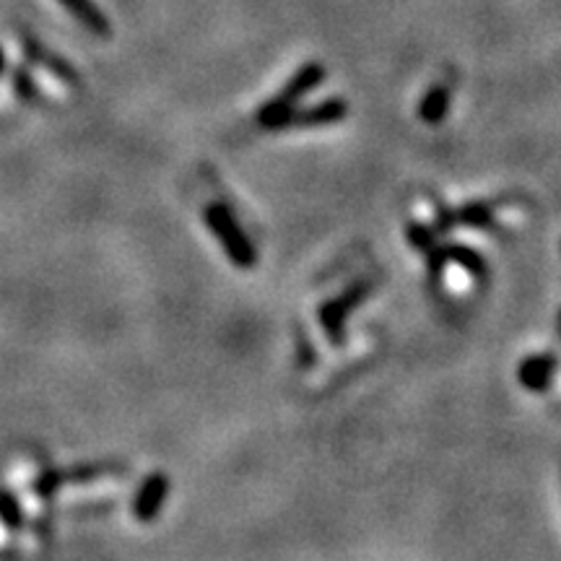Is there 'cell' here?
Wrapping results in <instances>:
<instances>
[{"label": "cell", "mask_w": 561, "mask_h": 561, "mask_svg": "<svg viewBox=\"0 0 561 561\" xmlns=\"http://www.w3.org/2000/svg\"><path fill=\"white\" fill-rule=\"evenodd\" d=\"M325 65L312 60V63H304L294 76L284 84V89L278 91L276 97H271L258 110V125L265 130H284L286 117L294 107H299L307 94L317 89V86L325 81Z\"/></svg>", "instance_id": "6da1fadb"}, {"label": "cell", "mask_w": 561, "mask_h": 561, "mask_svg": "<svg viewBox=\"0 0 561 561\" xmlns=\"http://www.w3.org/2000/svg\"><path fill=\"white\" fill-rule=\"evenodd\" d=\"M203 221H206L208 232L216 237V242L221 245L224 255L232 260L237 268L250 271L252 265L258 263V250L252 245V239L247 237L245 229L239 226V221L234 219L232 208L224 203H206L203 208Z\"/></svg>", "instance_id": "7a4b0ae2"}, {"label": "cell", "mask_w": 561, "mask_h": 561, "mask_svg": "<svg viewBox=\"0 0 561 561\" xmlns=\"http://www.w3.org/2000/svg\"><path fill=\"white\" fill-rule=\"evenodd\" d=\"M369 289H372L369 281H356V284H351L349 289L343 291L341 297L328 299V302L320 307V315L317 317H320V325H323L325 338H328L330 343L341 346V343L346 341V323H349V315L369 297Z\"/></svg>", "instance_id": "3957f363"}, {"label": "cell", "mask_w": 561, "mask_h": 561, "mask_svg": "<svg viewBox=\"0 0 561 561\" xmlns=\"http://www.w3.org/2000/svg\"><path fill=\"white\" fill-rule=\"evenodd\" d=\"M343 117H349V102L343 97H328L312 107H294L286 117L284 130L325 128V125L341 123Z\"/></svg>", "instance_id": "277c9868"}, {"label": "cell", "mask_w": 561, "mask_h": 561, "mask_svg": "<svg viewBox=\"0 0 561 561\" xmlns=\"http://www.w3.org/2000/svg\"><path fill=\"white\" fill-rule=\"evenodd\" d=\"M559 372V356L554 351H543V354L525 356L523 362L517 364V382L528 390V393H546L556 380Z\"/></svg>", "instance_id": "5b68a950"}, {"label": "cell", "mask_w": 561, "mask_h": 561, "mask_svg": "<svg viewBox=\"0 0 561 561\" xmlns=\"http://www.w3.org/2000/svg\"><path fill=\"white\" fill-rule=\"evenodd\" d=\"M169 491H172V481H169L167 473L156 471L146 476L141 489L136 491V499H133V515H136L138 523H154L162 512L164 502H167Z\"/></svg>", "instance_id": "8992f818"}, {"label": "cell", "mask_w": 561, "mask_h": 561, "mask_svg": "<svg viewBox=\"0 0 561 561\" xmlns=\"http://www.w3.org/2000/svg\"><path fill=\"white\" fill-rule=\"evenodd\" d=\"M110 471H115V465H78V468H68V471H50L45 476H39L37 481V494L39 497H50L58 489L68 484H89V481H97V478L107 476Z\"/></svg>", "instance_id": "52a82bcc"}, {"label": "cell", "mask_w": 561, "mask_h": 561, "mask_svg": "<svg viewBox=\"0 0 561 561\" xmlns=\"http://www.w3.org/2000/svg\"><path fill=\"white\" fill-rule=\"evenodd\" d=\"M58 3L71 13L78 24H84L91 34L110 37V19L104 16V11L94 0H58Z\"/></svg>", "instance_id": "ba28073f"}, {"label": "cell", "mask_w": 561, "mask_h": 561, "mask_svg": "<svg viewBox=\"0 0 561 561\" xmlns=\"http://www.w3.org/2000/svg\"><path fill=\"white\" fill-rule=\"evenodd\" d=\"M452 104V89L447 84H434L419 104V117L426 125H439L447 117Z\"/></svg>", "instance_id": "9c48e42d"}, {"label": "cell", "mask_w": 561, "mask_h": 561, "mask_svg": "<svg viewBox=\"0 0 561 561\" xmlns=\"http://www.w3.org/2000/svg\"><path fill=\"white\" fill-rule=\"evenodd\" d=\"M445 258L447 263L460 265L468 276L478 278V281H484V278L489 276V263H486L484 255L478 250H473L471 245H460V242L445 245Z\"/></svg>", "instance_id": "30bf717a"}, {"label": "cell", "mask_w": 561, "mask_h": 561, "mask_svg": "<svg viewBox=\"0 0 561 561\" xmlns=\"http://www.w3.org/2000/svg\"><path fill=\"white\" fill-rule=\"evenodd\" d=\"M455 221L471 226V229H491L494 226V206L486 200H471V203L455 208Z\"/></svg>", "instance_id": "8fae6325"}, {"label": "cell", "mask_w": 561, "mask_h": 561, "mask_svg": "<svg viewBox=\"0 0 561 561\" xmlns=\"http://www.w3.org/2000/svg\"><path fill=\"white\" fill-rule=\"evenodd\" d=\"M0 523L6 525L8 530L24 528V510H21V502L13 497L8 489H0Z\"/></svg>", "instance_id": "7c38bea8"}, {"label": "cell", "mask_w": 561, "mask_h": 561, "mask_svg": "<svg viewBox=\"0 0 561 561\" xmlns=\"http://www.w3.org/2000/svg\"><path fill=\"white\" fill-rule=\"evenodd\" d=\"M437 237L439 234L434 232L432 226L421 224V221H408L406 224V239L411 242V247H416V250L421 252V255H426L432 247L439 245Z\"/></svg>", "instance_id": "4fadbf2b"}, {"label": "cell", "mask_w": 561, "mask_h": 561, "mask_svg": "<svg viewBox=\"0 0 561 561\" xmlns=\"http://www.w3.org/2000/svg\"><path fill=\"white\" fill-rule=\"evenodd\" d=\"M458 226V221H455V211L447 206H439L437 211H434V232L437 234H447L450 229H455Z\"/></svg>", "instance_id": "5bb4252c"}, {"label": "cell", "mask_w": 561, "mask_h": 561, "mask_svg": "<svg viewBox=\"0 0 561 561\" xmlns=\"http://www.w3.org/2000/svg\"><path fill=\"white\" fill-rule=\"evenodd\" d=\"M13 81H16V86H13V89H16V94H21V97L24 99H32L34 94H37V86H34V81H32V76H29V73L26 71H16V76H13Z\"/></svg>", "instance_id": "9a60e30c"}, {"label": "cell", "mask_w": 561, "mask_h": 561, "mask_svg": "<svg viewBox=\"0 0 561 561\" xmlns=\"http://www.w3.org/2000/svg\"><path fill=\"white\" fill-rule=\"evenodd\" d=\"M3 71H6V55L0 50V76H3Z\"/></svg>", "instance_id": "2e32d148"}, {"label": "cell", "mask_w": 561, "mask_h": 561, "mask_svg": "<svg viewBox=\"0 0 561 561\" xmlns=\"http://www.w3.org/2000/svg\"><path fill=\"white\" fill-rule=\"evenodd\" d=\"M559 330H561V315H559Z\"/></svg>", "instance_id": "e0dca14e"}]
</instances>
